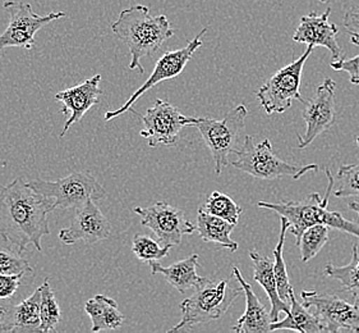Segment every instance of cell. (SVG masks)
Segmentation results:
<instances>
[{"instance_id":"obj_1","label":"cell","mask_w":359,"mask_h":333,"mask_svg":"<svg viewBox=\"0 0 359 333\" xmlns=\"http://www.w3.org/2000/svg\"><path fill=\"white\" fill-rule=\"evenodd\" d=\"M55 210L29 182L17 178L0 191V231L22 249L43 252L41 239L50 233L48 216Z\"/></svg>"},{"instance_id":"obj_2","label":"cell","mask_w":359,"mask_h":333,"mask_svg":"<svg viewBox=\"0 0 359 333\" xmlns=\"http://www.w3.org/2000/svg\"><path fill=\"white\" fill-rule=\"evenodd\" d=\"M115 37L128 46L130 70L144 73L141 59L151 57L160 51L163 44L174 37V30L166 15H150V8L137 4L121 12L111 23Z\"/></svg>"},{"instance_id":"obj_3","label":"cell","mask_w":359,"mask_h":333,"mask_svg":"<svg viewBox=\"0 0 359 333\" xmlns=\"http://www.w3.org/2000/svg\"><path fill=\"white\" fill-rule=\"evenodd\" d=\"M325 172L329 177V186L326 188V194L321 200V196L317 192L309 194L297 202H259V208L273 210L280 217L287 218L289 222V232L294 235L297 242L301 239L303 231L313 225H325L339 231L346 232L359 239V225L351 219L340 214L338 211L327 209L331 191L335 186V180L332 178L329 168H325Z\"/></svg>"},{"instance_id":"obj_4","label":"cell","mask_w":359,"mask_h":333,"mask_svg":"<svg viewBox=\"0 0 359 333\" xmlns=\"http://www.w3.org/2000/svg\"><path fill=\"white\" fill-rule=\"evenodd\" d=\"M243 289L233 286L228 280H208L201 287L196 289L191 297L182 301V319L169 332H180L192 329L196 325H203L222 318L229 311Z\"/></svg>"},{"instance_id":"obj_5","label":"cell","mask_w":359,"mask_h":333,"mask_svg":"<svg viewBox=\"0 0 359 333\" xmlns=\"http://www.w3.org/2000/svg\"><path fill=\"white\" fill-rule=\"evenodd\" d=\"M236 154L237 159L231 162V166L259 180H278L285 176L299 180L304 174L320 169L317 164L298 166L280 159L273 152L269 138L256 145L252 136H245V143Z\"/></svg>"},{"instance_id":"obj_6","label":"cell","mask_w":359,"mask_h":333,"mask_svg":"<svg viewBox=\"0 0 359 333\" xmlns=\"http://www.w3.org/2000/svg\"><path fill=\"white\" fill-rule=\"evenodd\" d=\"M248 109L245 104L237 105L226 113L223 119L208 117H194L192 126L200 131L205 144L215 162L216 174H222L229 163L230 154L238 152L239 136L245 130Z\"/></svg>"},{"instance_id":"obj_7","label":"cell","mask_w":359,"mask_h":333,"mask_svg":"<svg viewBox=\"0 0 359 333\" xmlns=\"http://www.w3.org/2000/svg\"><path fill=\"white\" fill-rule=\"evenodd\" d=\"M29 185L50 200L55 209H77L88 200L97 202L107 195L105 188L94 176L82 171L73 172L57 181L31 180Z\"/></svg>"},{"instance_id":"obj_8","label":"cell","mask_w":359,"mask_h":333,"mask_svg":"<svg viewBox=\"0 0 359 333\" xmlns=\"http://www.w3.org/2000/svg\"><path fill=\"white\" fill-rule=\"evenodd\" d=\"M313 46L309 48L302 56L290 65L283 67L278 72L266 81L257 91V99L262 109L267 115L284 113L292 107L294 100L304 103L301 95V82H302L303 67L307 59L311 57Z\"/></svg>"},{"instance_id":"obj_9","label":"cell","mask_w":359,"mask_h":333,"mask_svg":"<svg viewBox=\"0 0 359 333\" xmlns=\"http://www.w3.org/2000/svg\"><path fill=\"white\" fill-rule=\"evenodd\" d=\"M4 9L9 13L7 29L0 35V51L6 48H25L32 49L36 41L37 31L50 22L65 18V12H51L49 15H40L34 12L32 6L23 1H6Z\"/></svg>"},{"instance_id":"obj_10","label":"cell","mask_w":359,"mask_h":333,"mask_svg":"<svg viewBox=\"0 0 359 333\" xmlns=\"http://www.w3.org/2000/svg\"><path fill=\"white\" fill-rule=\"evenodd\" d=\"M130 112L141 118L144 129L140 135L147 140L150 148L177 145L182 130L186 126H192L194 121V117L183 116L177 107L161 99H156L144 116L138 115L133 108Z\"/></svg>"},{"instance_id":"obj_11","label":"cell","mask_w":359,"mask_h":333,"mask_svg":"<svg viewBox=\"0 0 359 333\" xmlns=\"http://www.w3.org/2000/svg\"><path fill=\"white\" fill-rule=\"evenodd\" d=\"M208 27L202 29L201 32L194 37V40H191L189 43L178 51H166L161 58L158 59L155 65V68L152 71L150 77L144 82L142 86L137 90L136 93L130 95V99L127 100L126 104H123L121 108L115 109L111 112L105 113V121L109 122L113 118L122 116L123 113L130 112L133 108V104L149 90H151L152 87L156 86L163 81L172 80L175 77H178L180 73L184 71L188 62L192 59L194 53L198 51L202 46V37L206 34Z\"/></svg>"},{"instance_id":"obj_12","label":"cell","mask_w":359,"mask_h":333,"mask_svg":"<svg viewBox=\"0 0 359 333\" xmlns=\"http://www.w3.org/2000/svg\"><path fill=\"white\" fill-rule=\"evenodd\" d=\"M303 304L313 311L326 332H359V306L338 295L303 291Z\"/></svg>"},{"instance_id":"obj_13","label":"cell","mask_w":359,"mask_h":333,"mask_svg":"<svg viewBox=\"0 0 359 333\" xmlns=\"http://www.w3.org/2000/svg\"><path fill=\"white\" fill-rule=\"evenodd\" d=\"M133 211L141 217V225L150 228L164 247L180 245L184 235H192L197 230L183 210L166 202H158L147 208L136 207Z\"/></svg>"},{"instance_id":"obj_14","label":"cell","mask_w":359,"mask_h":333,"mask_svg":"<svg viewBox=\"0 0 359 333\" xmlns=\"http://www.w3.org/2000/svg\"><path fill=\"white\" fill-rule=\"evenodd\" d=\"M337 84L331 77H326L323 84L317 87L316 94L309 102H304L302 110L303 119L306 121V131L298 135V146L304 149L315 141L325 131L330 130L338 119Z\"/></svg>"},{"instance_id":"obj_15","label":"cell","mask_w":359,"mask_h":333,"mask_svg":"<svg viewBox=\"0 0 359 333\" xmlns=\"http://www.w3.org/2000/svg\"><path fill=\"white\" fill-rule=\"evenodd\" d=\"M111 233V225L95 200H88L74 209V217L69 227L59 231L57 237L65 245H73L83 241L88 245H95L108 239Z\"/></svg>"},{"instance_id":"obj_16","label":"cell","mask_w":359,"mask_h":333,"mask_svg":"<svg viewBox=\"0 0 359 333\" xmlns=\"http://www.w3.org/2000/svg\"><path fill=\"white\" fill-rule=\"evenodd\" d=\"M331 15V7L318 15L316 12H311L309 15H303L299 26L295 30L293 40L297 43L307 44L311 46H323L330 51L335 60L344 58V51L339 45V27L335 23L329 21Z\"/></svg>"},{"instance_id":"obj_17","label":"cell","mask_w":359,"mask_h":333,"mask_svg":"<svg viewBox=\"0 0 359 333\" xmlns=\"http://www.w3.org/2000/svg\"><path fill=\"white\" fill-rule=\"evenodd\" d=\"M101 74H95L76 86L59 91L55 100L63 104L62 113L68 116L60 138H65L73 124L79 122L90 109L99 103L102 90L100 89Z\"/></svg>"},{"instance_id":"obj_18","label":"cell","mask_w":359,"mask_h":333,"mask_svg":"<svg viewBox=\"0 0 359 333\" xmlns=\"http://www.w3.org/2000/svg\"><path fill=\"white\" fill-rule=\"evenodd\" d=\"M41 289L20 304L0 306V333H41Z\"/></svg>"},{"instance_id":"obj_19","label":"cell","mask_w":359,"mask_h":333,"mask_svg":"<svg viewBox=\"0 0 359 333\" xmlns=\"http://www.w3.org/2000/svg\"><path fill=\"white\" fill-rule=\"evenodd\" d=\"M233 275L243 289L245 296V314L238 319L237 325L233 331L237 333H267L271 332L273 319L270 312H267L264 304L255 294L252 285L245 282L243 275L238 267L233 268Z\"/></svg>"},{"instance_id":"obj_20","label":"cell","mask_w":359,"mask_h":333,"mask_svg":"<svg viewBox=\"0 0 359 333\" xmlns=\"http://www.w3.org/2000/svg\"><path fill=\"white\" fill-rule=\"evenodd\" d=\"M152 275H163L165 277L166 282L172 286L180 294H186L192 289L201 287L208 278L198 275L197 269L198 264V255L192 254L183 261H177L169 267H163L158 261L149 263Z\"/></svg>"},{"instance_id":"obj_21","label":"cell","mask_w":359,"mask_h":333,"mask_svg":"<svg viewBox=\"0 0 359 333\" xmlns=\"http://www.w3.org/2000/svg\"><path fill=\"white\" fill-rule=\"evenodd\" d=\"M250 258L253 261V278L265 290L266 295L271 303L270 315H271L273 322H278L280 313L289 312V309H290L289 305L290 304L284 303L279 296L278 282H276L275 269H273L275 261L273 258L265 256L256 250L250 252Z\"/></svg>"},{"instance_id":"obj_22","label":"cell","mask_w":359,"mask_h":333,"mask_svg":"<svg viewBox=\"0 0 359 333\" xmlns=\"http://www.w3.org/2000/svg\"><path fill=\"white\" fill-rule=\"evenodd\" d=\"M234 223L225 221L223 218L216 217L200 208L197 211V231L201 239L206 242H214L216 245L236 253L238 244L230 237L231 232L236 228Z\"/></svg>"},{"instance_id":"obj_23","label":"cell","mask_w":359,"mask_h":333,"mask_svg":"<svg viewBox=\"0 0 359 333\" xmlns=\"http://www.w3.org/2000/svg\"><path fill=\"white\" fill-rule=\"evenodd\" d=\"M85 312L93 322L91 331L94 333L118 329L124 322V315L119 311L116 301L105 295H96L87 300Z\"/></svg>"},{"instance_id":"obj_24","label":"cell","mask_w":359,"mask_h":333,"mask_svg":"<svg viewBox=\"0 0 359 333\" xmlns=\"http://www.w3.org/2000/svg\"><path fill=\"white\" fill-rule=\"evenodd\" d=\"M280 329H292L302 333L326 332L325 327L320 323L316 315L311 313L307 306L299 303L294 295V290L290 291V309L287 317L283 320L271 323V332Z\"/></svg>"},{"instance_id":"obj_25","label":"cell","mask_w":359,"mask_h":333,"mask_svg":"<svg viewBox=\"0 0 359 333\" xmlns=\"http://www.w3.org/2000/svg\"><path fill=\"white\" fill-rule=\"evenodd\" d=\"M25 252L0 231V275H32L34 269L25 258Z\"/></svg>"},{"instance_id":"obj_26","label":"cell","mask_w":359,"mask_h":333,"mask_svg":"<svg viewBox=\"0 0 359 333\" xmlns=\"http://www.w3.org/2000/svg\"><path fill=\"white\" fill-rule=\"evenodd\" d=\"M323 275L332 280H338L344 286V290L351 292L354 304L359 306V253L358 245L354 244L352 250V261L346 266H334L329 263Z\"/></svg>"},{"instance_id":"obj_27","label":"cell","mask_w":359,"mask_h":333,"mask_svg":"<svg viewBox=\"0 0 359 333\" xmlns=\"http://www.w3.org/2000/svg\"><path fill=\"white\" fill-rule=\"evenodd\" d=\"M281 230L280 236H279V242L276 247L273 249V269H275V277H276V282H278V291H279V296L281 300L287 304H290V291L293 290L290 281H289V275H287V264L284 261V242H285V236L287 232L289 231V222L287 218L281 217Z\"/></svg>"},{"instance_id":"obj_28","label":"cell","mask_w":359,"mask_h":333,"mask_svg":"<svg viewBox=\"0 0 359 333\" xmlns=\"http://www.w3.org/2000/svg\"><path fill=\"white\" fill-rule=\"evenodd\" d=\"M40 299V318H41V333L57 332V327L60 323V308L55 295L51 289L49 278L43 281Z\"/></svg>"},{"instance_id":"obj_29","label":"cell","mask_w":359,"mask_h":333,"mask_svg":"<svg viewBox=\"0 0 359 333\" xmlns=\"http://www.w3.org/2000/svg\"><path fill=\"white\" fill-rule=\"evenodd\" d=\"M329 228L325 225H313L303 231L302 236L297 242V247L301 249V259L307 263L317 254L323 250V247L329 241Z\"/></svg>"},{"instance_id":"obj_30","label":"cell","mask_w":359,"mask_h":333,"mask_svg":"<svg viewBox=\"0 0 359 333\" xmlns=\"http://www.w3.org/2000/svg\"><path fill=\"white\" fill-rule=\"evenodd\" d=\"M201 208L210 214L223 218L234 225H238L239 218L243 213V209L230 196L225 195L220 191H214L208 196L206 203Z\"/></svg>"},{"instance_id":"obj_31","label":"cell","mask_w":359,"mask_h":333,"mask_svg":"<svg viewBox=\"0 0 359 333\" xmlns=\"http://www.w3.org/2000/svg\"><path fill=\"white\" fill-rule=\"evenodd\" d=\"M170 247L161 245L156 240L151 239L150 236L137 233L132 240V252L137 258L144 263L161 261L170 252Z\"/></svg>"},{"instance_id":"obj_32","label":"cell","mask_w":359,"mask_h":333,"mask_svg":"<svg viewBox=\"0 0 359 333\" xmlns=\"http://www.w3.org/2000/svg\"><path fill=\"white\" fill-rule=\"evenodd\" d=\"M337 181L338 186L334 188V195L337 197L359 196V163L340 166Z\"/></svg>"},{"instance_id":"obj_33","label":"cell","mask_w":359,"mask_h":333,"mask_svg":"<svg viewBox=\"0 0 359 333\" xmlns=\"http://www.w3.org/2000/svg\"><path fill=\"white\" fill-rule=\"evenodd\" d=\"M343 25L351 37V43L359 46V0L345 12Z\"/></svg>"},{"instance_id":"obj_34","label":"cell","mask_w":359,"mask_h":333,"mask_svg":"<svg viewBox=\"0 0 359 333\" xmlns=\"http://www.w3.org/2000/svg\"><path fill=\"white\" fill-rule=\"evenodd\" d=\"M330 67L334 71H344L349 74V81L353 85H359V54L353 58H341L331 62Z\"/></svg>"},{"instance_id":"obj_35","label":"cell","mask_w":359,"mask_h":333,"mask_svg":"<svg viewBox=\"0 0 359 333\" xmlns=\"http://www.w3.org/2000/svg\"><path fill=\"white\" fill-rule=\"evenodd\" d=\"M25 275H0V300H7L15 295Z\"/></svg>"},{"instance_id":"obj_36","label":"cell","mask_w":359,"mask_h":333,"mask_svg":"<svg viewBox=\"0 0 359 333\" xmlns=\"http://www.w3.org/2000/svg\"><path fill=\"white\" fill-rule=\"evenodd\" d=\"M348 207H349V209L353 210V211H355V213L359 216L358 202H351V203L348 204Z\"/></svg>"},{"instance_id":"obj_37","label":"cell","mask_w":359,"mask_h":333,"mask_svg":"<svg viewBox=\"0 0 359 333\" xmlns=\"http://www.w3.org/2000/svg\"><path fill=\"white\" fill-rule=\"evenodd\" d=\"M355 140H357V145L359 146V135L358 136H357V138H355Z\"/></svg>"},{"instance_id":"obj_38","label":"cell","mask_w":359,"mask_h":333,"mask_svg":"<svg viewBox=\"0 0 359 333\" xmlns=\"http://www.w3.org/2000/svg\"><path fill=\"white\" fill-rule=\"evenodd\" d=\"M321 1H323V3H326V1H327V0H321Z\"/></svg>"}]
</instances>
